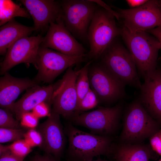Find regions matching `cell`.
Here are the masks:
<instances>
[{
    "instance_id": "6da1fadb",
    "label": "cell",
    "mask_w": 161,
    "mask_h": 161,
    "mask_svg": "<svg viewBox=\"0 0 161 161\" xmlns=\"http://www.w3.org/2000/svg\"><path fill=\"white\" fill-rule=\"evenodd\" d=\"M68 137V155L74 161H91L95 157L112 153L114 145L110 136L87 133L73 126L70 122L64 129Z\"/></svg>"
},
{
    "instance_id": "7a4b0ae2",
    "label": "cell",
    "mask_w": 161,
    "mask_h": 161,
    "mask_svg": "<svg viewBox=\"0 0 161 161\" xmlns=\"http://www.w3.org/2000/svg\"><path fill=\"white\" fill-rule=\"evenodd\" d=\"M121 35L140 73L144 77L156 69L160 42L146 31L132 32L124 27Z\"/></svg>"
},
{
    "instance_id": "3957f363",
    "label": "cell",
    "mask_w": 161,
    "mask_h": 161,
    "mask_svg": "<svg viewBox=\"0 0 161 161\" xmlns=\"http://www.w3.org/2000/svg\"><path fill=\"white\" fill-rule=\"evenodd\" d=\"M120 34V29L116 24L115 17L98 5L88 30L90 49L86 57L94 59L100 57Z\"/></svg>"
},
{
    "instance_id": "277c9868",
    "label": "cell",
    "mask_w": 161,
    "mask_h": 161,
    "mask_svg": "<svg viewBox=\"0 0 161 161\" xmlns=\"http://www.w3.org/2000/svg\"><path fill=\"white\" fill-rule=\"evenodd\" d=\"M101 64L125 85L140 89L141 83L135 61L128 50L115 39L103 53Z\"/></svg>"
},
{
    "instance_id": "5b68a950",
    "label": "cell",
    "mask_w": 161,
    "mask_h": 161,
    "mask_svg": "<svg viewBox=\"0 0 161 161\" xmlns=\"http://www.w3.org/2000/svg\"><path fill=\"white\" fill-rule=\"evenodd\" d=\"M160 124L139 101L134 102L126 113L120 139L123 143L136 144L151 137L160 129Z\"/></svg>"
},
{
    "instance_id": "8992f818",
    "label": "cell",
    "mask_w": 161,
    "mask_h": 161,
    "mask_svg": "<svg viewBox=\"0 0 161 161\" xmlns=\"http://www.w3.org/2000/svg\"><path fill=\"white\" fill-rule=\"evenodd\" d=\"M61 18L73 36L88 40L89 27L98 5L90 0H64L60 1Z\"/></svg>"
},
{
    "instance_id": "52a82bcc",
    "label": "cell",
    "mask_w": 161,
    "mask_h": 161,
    "mask_svg": "<svg viewBox=\"0 0 161 161\" xmlns=\"http://www.w3.org/2000/svg\"><path fill=\"white\" fill-rule=\"evenodd\" d=\"M121 111L120 105L101 107L91 112L76 113L70 121L72 124L86 128L93 134L110 136L117 128Z\"/></svg>"
},
{
    "instance_id": "ba28073f",
    "label": "cell",
    "mask_w": 161,
    "mask_h": 161,
    "mask_svg": "<svg viewBox=\"0 0 161 161\" xmlns=\"http://www.w3.org/2000/svg\"><path fill=\"white\" fill-rule=\"evenodd\" d=\"M85 57L69 56L40 46L34 65L38 72L34 78L39 83H51L66 69L84 61Z\"/></svg>"
},
{
    "instance_id": "9c48e42d",
    "label": "cell",
    "mask_w": 161,
    "mask_h": 161,
    "mask_svg": "<svg viewBox=\"0 0 161 161\" xmlns=\"http://www.w3.org/2000/svg\"><path fill=\"white\" fill-rule=\"evenodd\" d=\"M115 9L123 26L131 31L146 32L161 27V9L158 0H148L135 8Z\"/></svg>"
},
{
    "instance_id": "30bf717a",
    "label": "cell",
    "mask_w": 161,
    "mask_h": 161,
    "mask_svg": "<svg viewBox=\"0 0 161 161\" xmlns=\"http://www.w3.org/2000/svg\"><path fill=\"white\" fill-rule=\"evenodd\" d=\"M89 77L90 88L99 101L113 102L123 97L125 85L112 75L101 64L90 66Z\"/></svg>"
},
{
    "instance_id": "8fae6325",
    "label": "cell",
    "mask_w": 161,
    "mask_h": 161,
    "mask_svg": "<svg viewBox=\"0 0 161 161\" xmlns=\"http://www.w3.org/2000/svg\"><path fill=\"white\" fill-rule=\"evenodd\" d=\"M79 70L68 69L60 80L52 99V110L69 120L75 114L78 103L76 83Z\"/></svg>"
},
{
    "instance_id": "7c38bea8",
    "label": "cell",
    "mask_w": 161,
    "mask_h": 161,
    "mask_svg": "<svg viewBox=\"0 0 161 161\" xmlns=\"http://www.w3.org/2000/svg\"><path fill=\"white\" fill-rule=\"evenodd\" d=\"M40 46L72 56H85L86 50L65 26L62 18L51 22Z\"/></svg>"
},
{
    "instance_id": "4fadbf2b",
    "label": "cell",
    "mask_w": 161,
    "mask_h": 161,
    "mask_svg": "<svg viewBox=\"0 0 161 161\" xmlns=\"http://www.w3.org/2000/svg\"><path fill=\"white\" fill-rule=\"evenodd\" d=\"M43 37L36 36L22 37L8 49L0 64V74L3 75L15 66L21 63L35 64L39 49Z\"/></svg>"
},
{
    "instance_id": "5bb4252c",
    "label": "cell",
    "mask_w": 161,
    "mask_h": 161,
    "mask_svg": "<svg viewBox=\"0 0 161 161\" xmlns=\"http://www.w3.org/2000/svg\"><path fill=\"white\" fill-rule=\"evenodd\" d=\"M60 115L52 110L47 120L39 126L38 129L43 138L41 147L56 161L60 160L66 143L65 134Z\"/></svg>"
},
{
    "instance_id": "9a60e30c",
    "label": "cell",
    "mask_w": 161,
    "mask_h": 161,
    "mask_svg": "<svg viewBox=\"0 0 161 161\" xmlns=\"http://www.w3.org/2000/svg\"><path fill=\"white\" fill-rule=\"evenodd\" d=\"M34 21L35 31H47L51 22L61 18L62 10L60 1L53 0H21Z\"/></svg>"
},
{
    "instance_id": "2e32d148",
    "label": "cell",
    "mask_w": 161,
    "mask_h": 161,
    "mask_svg": "<svg viewBox=\"0 0 161 161\" xmlns=\"http://www.w3.org/2000/svg\"><path fill=\"white\" fill-rule=\"evenodd\" d=\"M140 102L148 113L161 124V69H156L144 77Z\"/></svg>"
},
{
    "instance_id": "e0dca14e",
    "label": "cell",
    "mask_w": 161,
    "mask_h": 161,
    "mask_svg": "<svg viewBox=\"0 0 161 161\" xmlns=\"http://www.w3.org/2000/svg\"><path fill=\"white\" fill-rule=\"evenodd\" d=\"M60 82L59 80L55 83L46 86L37 85L27 89L13 106L12 113L16 119L19 121L24 113L32 111L35 106L42 102H47L52 105L53 94Z\"/></svg>"
},
{
    "instance_id": "ac0fdd59",
    "label": "cell",
    "mask_w": 161,
    "mask_h": 161,
    "mask_svg": "<svg viewBox=\"0 0 161 161\" xmlns=\"http://www.w3.org/2000/svg\"><path fill=\"white\" fill-rule=\"evenodd\" d=\"M0 78V106L12 113L15 100L24 91L39 83L34 78L14 77L7 72Z\"/></svg>"
},
{
    "instance_id": "d6986e66",
    "label": "cell",
    "mask_w": 161,
    "mask_h": 161,
    "mask_svg": "<svg viewBox=\"0 0 161 161\" xmlns=\"http://www.w3.org/2000/svg\"><path fill=\"white\" fill-rule=\"evenodd\" d=\"M35 29L33 27L22 25L13 19L0 28V54L5 55L8 49L16 41L28 36Z\"/></svg>"
},
{
    "instance_id": "ffe728a7",
    "label": "cell",
    "mask_w": 161,
    "mask_h": 161,
    "mask_svg": "<svg viewBox=\"0 0 161 161\" xmlns=\"http://www.w3.org/2000/svg\"><path fill=\"white\" fill-rule=\"evenodd\" d=\"M112 153L116 161H149L151 155L148 146L137 143L114 145Z\"/></svg>"
},
{
    "instance_id": "44dd1931",
    "label": "cell",
    "mask_w": 161,
    "mask_h": 161,
    "mask_svg": "<svg viewBox=\"0 0 161 161\" xmlns=\"http://www.w3.org/2000/svg\"><path fill=\"white\" fill-rule=\"evenodd\" d=\"M0 3L1 26L13 19L15 17H30V16L27 10L11 0H0Z\"/></svg>"
},
{
    "instance_id": "7402d4cb",
    "label": "cell",
    "mask_w": 161,
    "mask_h": 161,
    "mask_svg": "<svg viewBox=\"0 0 161 161\" xmlns=\"http://www.w3.org/2000/svg\"><path fill=\"white\" fill-rule=\"evenodd\" d=\"M92 62V61L88 62L84 66L79 70V72L76 83L78 96L77 105L90 88L89 77V70Z\"/></svg>"
},
{
    "instance_id": "603a6c76",
    "label": "cell",
    "mask_w": 161,
    "mask_h": 161,
    "mask_svg": "<svg viewBox=\"0 0 161 161\" xmlns=\"http://www.w3.org/2000/svg\"><path fill=\"white\" fill-rule=\"evenodd\" d=\"M99 102L97 95L90 88L78 104L75 114L94 108L97 106Z\"/></svg>"
},
{
    "instance_id": "cb8c5ba5",
    "label": "cell",
    "mask_w": 161,
    "mask_h": 161,
    "mask_svg": "<svg viewBox=\"0 0 161 161\" xmlns=\"http://www.w3.org/2000/svg\"><path fill=\"white\" fill-rule=\"evenodd\" d=\"M25 131L23 129L0 128V143L14 142L24 138Z\"/></svg>"
},
{
    "instance_id": "d4e9b609",
    "label": "cell",
    "mask_w": 161,
    "mask_h": 161,
    "mask_svg": "<svg viewBox=\"0 0 161 161\" xmlns=\"http://www.w3.org/2000/svg\"><path fill=\"white\" fill-rule=\"evenodd\" d=\"M13 115L9 110L0 108V128L12 129L21 128V126L19 121L14 118Z\"/></svg>"
},
{
    "instance_id": "484cf974",
    "label": "cell",
    "mask_w": 161,
    "mask_h": 161,
    "mask_svg": "<svg viewBox=\"0 0 161 161\" xmlns=\"http://www.w3.org/2000/svg\"><path fill=\"white\" fill-rule=\"evenodd\" d=\"M9 150L14 154L21 158H25L32 151V148L24 139L14 142L8 145Z\"/></svg>"
},
{
    "instance_id": "4316f807",
    "label": "cell",
    "mask_w": 161,
    "mask_h": 161,
    "mask_svg": "<svg viewBox=\"0 0 161 161\" xmlns=\"http://www.w3.org/2000/svg\"><path fill=\"white\" fill-rule=\"evenodd\" d=\"M23 139L32 148L41 146L43 138L41 133L35 129H29L24 134Z\"/></svg>"
},
{
    "instance_id": "83f0119b",
    "label": "cell",
    "mask_w": 161,
    "mask_h": 161,
    "mask_svg": "<svg viewBox=\"0 0 161 161\" xmlns=\"http://www.w3.org/2000/svg\"><path fill=\"white\" fill-rule=\"evenodd\" d=\"M39 118L32 112H28L24 113L20 120L21 127L29 129H35L38 126Z\"/></svg>"
},
{
    "instance_id": "f1b7e54d",
    "label": "cell",
    "mask_w": 161,
    "mask_h": 161,
    "mask_svg": "<svg viewBox=\"0 0 161 161\" xmlns=\"http://www.w3.org/2000/svg\"><path fill=\"white\" fill-rule=\"evenodd\" d=\"M52 105L46 102L40 103L35 106L32 110V113L39 119L49 117L52 111Z\"/></svg>"
},
{
    "instance_id": "f546056e",
    "label": "cell",
    "mask_w": 161,
    "mask_h": 161,
    "mask_svg": "<svg viewBox=\"0 0 161 161\" xmlns=\"http://www.w3.org/2000/svg\"><path fill=\"white\" fill-rule=\"evenodd\" d=\"M149 139L150 145L152 150L161 156V128Z\"/></svg>"
},
{
    "instance_id": "4dcf8cb0",
    "label": "cell",
    "mask_w": 161,
    "mask_h": 161,
    "mask_svg": "<svg viewBox=\"0 0 161 161\" xmlns=\"http://www.w3.org/2000/svg\"><path fill=\"white\" fill-rule=\"evenodd\" d=\"M0 156V161H23L24 159L16 155L9 150Z\"/></svg>"
},
{
    "instance_id": "1f68e13d",
    "label": "cell",
    "mask_w": 161,
    "mask_h": 161,
    "mask_svg": "<svg viewBox=\"0 0 161 161\" xmlns=\"http://www.w3.org/2000/svg\"><path fill=\"white\" fill-rule=\"evenodd\" d=\"M31 161H56L52 156L46 154L44 155H36Z\"/></svg>"
},
{
    "instance_id": "d6a6232c",
    "label": "cell",
    "mask_w": 161,
    "mask_h": 161,
    "mask_svg": "<svg viewBox=\"0 0 161 161\" xmlns=\"http://www.w3.org/2000/svg\"><path fill=\"white\" fill-rule=\"evenodd\" d=\"M147 0H127L126 2L131 8L139 7L145 3Z\"/></svg>"
},
{
    "instance_id": "836d02e7",
    "label": "cell",
    "mask_w": 161,
    "mask_h": 161,
    "mask_svg": "<svg viewBox=\"0 0 161 161\" xmlns=\"http://www.w3.org/2000/svg\"><path fill=\"white\" fill-rule=\"evenodd\" d=\"M147 32H149L154 36L160 42L161 47V27H156Z\"/></svg>"
},
{
    "instance_id": "e575fe53",
    "label": "cell",
    "mask_w": 161,
    "mask_h": 161,
    "mask_svg": "<svg viewBox=\"0 0 161 161\" xmlns=\"http://www.w3.org/2000/svg\"><path fill=\"white\" fill-rule=\"evenodd\" d=\"M8 145H4L0 143V155L9 150Z\"/></svg>"
},
{
    "instance_id": "d590c367",
    "label": "cell",
    "mask_w": 161,
    "mask_h": 161,
    "mask_svg": "<svg viewBox=\"0 0 161 161\" xmlns=\"http://www.w3.org/2000/svg\"><path fill=\"white\" fill-rule=\"evenodd\" d=\"M68 161H73V160H69ZM91 161H109L106 160H102V159H98V160H92Z\"/></svg>"
},
{
    "instance_id": "8d00e7d4",
    "label": "cell",
    "mask_w": 161,
    "mask_h": 161,
    "mask_svg": "<svg viewBox=\"0 0 161 161\" xmlns=\"http://www.w3.org/2000/svg\"><path fill=\"white\" fill-rule=\"evenodd\" d=\"M158 2H159L160 7L161 9V0L158 1Z\"/></svg>"
},
{
    "instance_id": "74e56055",
    "label": "cell",
    "mask_w": 161,
    "mask_h": 161,
    "mask_svg": "<svg viewBox=\"0 0 161 161\" xmlns=\"http://www.w3.org/2000/svg\"><path fill=\"white\" fill-rule=\"evenodd\" d=\"M159 161H161V159H160Z\"/></svg>"
},
{
    "instance_id": "f35d334b",
    "label": "cell",
    "mask_w": 161,
    "mask_h": 161,
    "mask_svg": "<svg viewBox=\"0 0 161 161\" xmlns=\"http://www.w3.org/2000/svg\"></svg>"
}]
</instances>
